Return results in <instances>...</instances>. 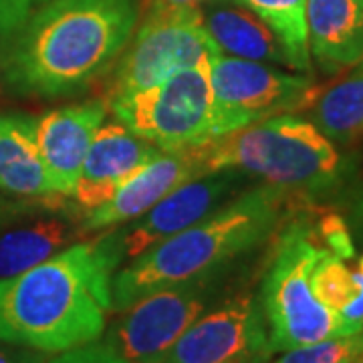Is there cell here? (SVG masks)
I'll list each match as a JSON object with an SVG mask.
<instances>
[{"mask_svg": "<svg viewBox=\"0 0 363 363\" xmlns=\"http://www.w3.org/2000/svg\"><path fill=\"white\" fill-rule=\"evenodd\" d=\"M119 233L79 240L28 271L0 279V341L61 353L104 335Z\"/></svg>", "mask_w": 363, "mask_h": 363, "instance_id": "1", "label": "cell"}, {"mask_svg": "<svg viewBox=\"0 0 363 363\" xmlns=\"http://www.w3.org/2000/svg\"><path fill=\"white\" fill-rule=\"evenodd\" d=\"M135 25L133 0H51L13 33L2 75L23 95H77L113 65Z\"/></svg>", "mask_w": 363, "mask_h": 363, "instance_id": "2", "label": "cell"}, {"mask_svg": "<svg viewBox=\"0 0 363 363\" xmlns=\"http://www.w3.org/2000/svg\"><path fill=\"white\" fill-rule=\"evenodd\" d=\"M289 198L279 188L255 186L130 260L111 279V311H121L164 286L222 274L279 230Z\"/></svg>", "mask_w": 363, "mask_h": 363, "instance_id": "3", "label": "cell"}, {"mask_svg": "<svg viewBox=\"0 0 363 363\" xmlns=\"http://www.w3.org/2000/svg\"><path fill=\"white\" fill-rule=\"evenodd\" d=\"M202 176L236 169L291 198H327L347 186L357 157L345 154L311 119L281 113L198 145Z\"/></svg>", "mask_w": 363, "mask_h": 363, "instance_id": "4", "label": "cell"}, {"mask_svg": "<svg viewBox=\"0 0 363 363\" xmlns=\"http://www.w3.org/2000/svg\"><path fill=\"white\" fill-rule=\"evenodd\" d=\"M321 250L307 222H291L279 236L260 293L272 353L350 335L343 319L313 293L311 271Z\"/></svg>", "mask_w": 363, "mask_h": 363, "instance_id": "5", "label": "cell"}, {"mask_svg": "<svg viewBox=\"0 0 363 363\" xmlns=\"http://www.w3.org/2000/svg\"><path fill=\"white\" fill-rule=\"evenodd\" d=\"M220 49L210 39L202 11H150L105 87V105L150 89L188 67L210 63Z\"/></svg>", "mask_w": 363, "mask_h": 363, "instance_id": "6", "label": "cell"}, {"mask_svg": "<svg viewBox=\"0 0 363 363\" xmlns=\"http://www.w3.org/2000/svg\"><path fill=\"white\" fill-rule=\"evenodd\" d=\"M212 63V61H210ZM210 63L188 67L150 89L109 105L117 121L162 152L212 140Z\"/></svg>", "mask_w": 363, "mask_h": 363, "instance_id": "7", "label": "cell"}, {"mask_svg": "<svg viewBox=\"0 0 363 363\" xmlns=\"http://www.w3.org/2000/svg\"><path fill=\"white\" fill-rule=\"evenodd\" d=\"M212 140L248 128L267 117L295 113L315 99L313 79L305 73L216 55L210 63Z\"/></svg>", "mask_w": 363, "mask_h": 363, "instance_id": "8", "label": "cell"}, {"mask_svg": "<svg viewBox=\"0 0 363 363\" xmlns=\"http://www.w3.org/2000/svg\"><path fill=\"white\" fill-rule=\"evenodd\" d=\"M222 274L164 286L121 309L104 345L130 363H166L176 341L216 303Z\"/></svg>", "mask_w": 363, "mask_h": 363, "instance_id": "9", "label": "cell"}, {"mask_svg": "<svg viewBox=\"0 0 363 363\" xmlns=\"http://www.w3.org/2000/svg\"><path fill=\"white\" fill-rule=\"evenodd\" d=\"M272 353L260 298L240 293L188 327L166 363H264Z\"/></svg>", "mask_w": 363, "mask_h": 363, "instance_id": "10", "label": "cell"}, {"mask_svg": "<svg viewBox=\"0 0 363 363\" xmlns=\"http://www.w3.org/2000/svg\"><path fill=\"white\" fill-rule=\"evenodd\" d=\"M245 178L247 176L236 169H220L178 186L143 216L135 218L133 224L117 228L121 262L142 257L160 242L202 220L224 202L240 194Z\"/></svg>", "mask_w": 363, "mask_h": 363, "instance_id": "11", "label": "cell"}, {"mask_svg": "<svg viewBox=\"0 0 363 363\" xmlns=\"http://www.w3.org/2000/svg\"><path fill=\"white\" fill-rule=\"evenodd\" d=\"M63 198L55 194L35 204L21 202L0 218V279L28 271L87 236L81 212L61 208Z\"/></svg>", "mask_w": 363, "mask_h": 363, "instance_id": "12", "label": "cell"}, {"mask_svg": "<svg viewBox=\"0 0 363 363\" xmlns=\"http://www.w3.org/2000/svg\"><path fill=\"white\" fill-rule=\"evenodd\" d=\"M160 154L157 145L135 135L121 121L101 123L71 194L79 212H89L109 202L117 190Z\"/></svg>", "mask_w": 363, "mask_h": 363, "instance_id": "13", "label": "cell"}, {"mask_svg": "<svg viewBox=\"0 0 363 363\" xmlns=\"http://www.w3.org/2000/svg\"><path fill=\"white\" fill-rule=\"evenodd\" d=\"M105 116V101L91 99L51 109L35 121L40 160L57 194H73L87 150Z\"/></svg>", "mask_w": 363, "mask_h": 363, "instance_id": "14", "label": "cell"}, {"mask_svg": "<svg viewBox=\"0 0 363 363\" xmlns=\"http://www.w3.org/2000/svg\"><path fill=\"white\" fill-rule=\"evenodd\" d=\"M198 176H202L198 145L162 152L121 190H117L109 202L89 212H81V226L89 234L135 220L178 186Z\"/></svg>", "mask_w": 363, "mask_h": 363, "instance_id": "15", "label": "cell"}, {"mask_svg": "<svg viewBox=\"0 0 363 363\" xmlns=\"http://www.w3.org/2000/svg\"><path fill=\"white\" fill-rule=\"evenodd\" d=\"M309 52L335 75L363 61V9L355 0H307Z\"/></svg>", "mask_w": 363, "mask_h": 363, "instance_id": "16", "label": "cell"}, {"mask_svg": "<svg viewBox=\"0 0 363 363\" xmlns=\"http://www.w3.org/2000/svg\"><path fill=\"white\" fill-rule=\"evenodd\" d=\"M35 121L26 113L0 116V192L23 200L57 194L40 160Z\"/></svg>", "mask_w": 363, "mask_h": 363, "instance_id": "17", "label": "cell"}, {"mask_svg": "<svg viewBox=\"0 0 363 363\" xmlns=\"http://www.w3.org/2000/svg\"><path fill=\"white\" fill-rule=\"evenodd\" d=\"M202 21L210 39L216 43L220 52H228L230 57L247 61L274 63L291 69L285 49L274 37V33L242 4L210 6L206 13H202Z\"/></svg>", "mask_w": 363, "mask_h": 363, "instance_id": "18", "label": "cell"}, {"mask_svg": "<svg viewBox=\"0 0 363 363\" xmlns=\"http://www.w3.org/2000/svg\"><path fill=\"white\" fill-rule=\"evenodd\" d=\"M311 121L337 145L363 140V69L313 99Z\"/></svg>", "mask_w": 363, "mask_h": 363, "instance_id": "19", "label": "cell"}, {"mask_svg": "<svg viewBox=\"0 0 363 363\" xmlns=\"http://www.w3.org/2000/svg\"><path fill=\"white\" fill-rule=\"evenodd\" d=\"M259 16L283 45L289 65L298 73H311L307 35V0H238Z\"/></svg>", "mask_w": 363, "mask_h": 363, "instance_id": "20", "label": "cell"}, {"mask_svg": "<svg viewBox=\"0 0 363 363\" xmlns=\"http://www.w3.org/2000/svg\"><path fill=\"white\" fill-rule=\"evenodd\" d=\"M311 289L325 307L339 315L359 291L357 272L350 271L343 259L323 248L311 271Z\"/></svg>", "mask_w": 363, "mask_h": 363, "instance_id": "21", "label": "cell"}, {"mask_svg": "<svg viewBox=\"0 0 363 363\" xmlns=\"http://www.w3.org/2000/svg\"><path fill=\"white\" fill-rule=\"evenodd\" d=\"M363 351V331L283 351L274 363H347Z\"/></svg>", "mask_w": 363, "mask_h": 363, "instance_id": "22", "label": "cell"}, {"mask_svg": "<svg viewBox=\"0 0 363 363\" xmlns=\"http://www.w3.org/2000/svg\"><path fill=\"white\" fill-rule=\"evenodd\" d=\"M315 234L321 238L323 247L333 252L339 259H351L355 248L351 240V233L343 218H339L337 214H327L323 220L317 224Z\"/></svg>", "mask_w": 363, "mask_h": 363, "instance_id": "23", "label": "cell"}, {"mask_svg": "<svg viewBox=\"0 0 363 363\" xmlns=\"http://www.w3.org/2000/svg\"><path fill=\"white\" fill-rule=\"evenodd\" d=\"M49 363H130L121 359L117 353L105 347L104 343H87L81 347L61 351L57 357H52Z\"/></svg>", "mask_w": 363, "mask_h": 363, "instance_id": "24", "label": "cell"}, {"mask_svg": "<svg viewBox=\"0 0 363 363\" xmlns=\"http://www.w3.org/2000/svg\"><path fill=\"white\" fill-rule=\"evenodd\" d=\"M33 0H0V37H11L30 16Z\"/></svg>", "mask_w": 363, "mask_h": 363, "instance_id": "25", "label": "cell"}, {"mask_svg": "<svg viewBox=\"0 0 363 363\" xmlns=\"http://www.w3.org/2000/svg\"><path fill=\"white\" fill-rule=\"evenodd\" d=\"M0 363H47L43 351L28 350L0 341Z\"/></svg>", "mask_w": 363, "mask_h": 363, "instance_id": "26", "label": "cell"}, {"mask_svg": "<svg viewBox=\"0 0 363 363\" xmlns=\"http://www.w3.org/2000/svg\"><path fill=\"white\" fill-rule=\"evenodd\" d=\"M200 0H150V11H182V9H198Z\"/></svg>", "mask_w": 363, "mask_h": 363, "instance_id": "27", "label": "cell"}, {"mask_svg": "<svg viewBox=\"0 0 363 363\" xmlns=\"http://www.w3.org/2000/svg\"><path fill=\"white\" fill-rule=\"evenodd\" d=\"M351 220H353V226H355V233L363 238V188L355 198V204H353V210H351Z\"/></svg>", "mask_w": 363, "mask_h": 363, "instance_id": "28", "label": "cell"}, {"mask_svg": "<svg viewBox=\"0 0 363 363\" xmlns=\"http://www.w3.org/2000/svg\"><path fill=\"white\" fill-rule=\"evenodd\" d=\"M18 204H21V202H6V200H2V198H0V218H4L9 212H13L14 208L18 206Z\"/></svg>", "mask_w": 363, "mask_h": 363, "instance_id": "29", "label": "cell"}, {"mask_svg": "<svg viewBox=\"0 0 363 363\" xmlns=\"http://www.w3.org/2000/svg\"><path fill=\"white\" fill-rule=\"evenodd\" d=\"M347 363H363V351H362V353H359V355H355L353 359H350V362H347Z\"/></svg>", "mask_w": 363, "mask_h": 363, "instance_id": "30", "label": "cell"}, {"mask_svg": "<svg viewBox=\"0 0 363 363\" xmlns=\"http://www.w3.org/2000/svg\"><path fill=\"white\" fill-rule=\"evenodd\" d=\"M359 272H363V257L359 259Z\"/></svg>", "mask_w": 363, "mask_h": 363, "instance_id": "31", "label": "cell"}, {"mask_svg": "<svg viewBox=\"0 0 363 363\" xmlns=\"http://www.w3.org/2000/svg\"><path fill=\"white\" fill-rule=\"evenodd\" d=\"M355 2H357V4H359V6L363 9V0H355Z\"/></svg>", "mask_w": 363, "mask_h": 363, "instance_id": "32", "label": "cell"}, {"mask_svg": "<svg viewBox=\"0 0 363 363\" xmlns=\"http://www.w3.org/2000/svg\"><path fill=\"white\" fill-rule=\"evenodd\" d=\"M357 67H359V69H363V61H362V63H359V65H357Z\"/></svg>", "mask_w": 363, "mask_h": 363, "instance_id": "33", "label": "cell"}]
</instances>
